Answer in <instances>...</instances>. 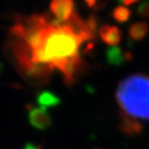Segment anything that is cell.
I'll list each match as a JSON object with an SVG mask.
<instances>
[{
    "label": "cell",
    "instance_id": "6da1fadb",
    "mask_svg": "<svg viewBox=\"0 0 149 149\" xmlns=\"http://www.w3.org/2000/svg\"><path fill=\"white\" fill-rule=\"evenodd\" d=\"M95 20L84 22L76 14L67 22L34 15L12 29V50L19 68L35 79L58 71L68 84L81 67V46L93 37Z\"/></svg>",
    "mask_w": 149,
    "mask_h": 149
},
{
    "label": "cell",
    "instance_id": "7a4b0ae2",
    "mask_svg": "<svg viewBox=\"0 0 149 149\" xmlns=\"http://www.w3.org/2000/svg\"><path fill=\"white\" fill-rule=\"evenodd\" d=\"M121 121L141 124L149 120V77L135 74L124 79L116 91Z\"/></svg>",
    "mask_w": 149,
    "mask_h": 149
},
{
    "label": "cell",
    "instance_id": "3957f363",
    "mask_svg": "<svg viewBox=\"0 0 149 149\" xmlns=\"http://www.w3.org/2000/svg\"><path fill=\"white\" fill-rule=\"evenodd\" d=\"M50 13L59 22H67L76 15L74 2L71 0H55L50 3Z\"/></svg>",
    "mask_w": 149,
    "mask_h": 149
},
{
    "label": "cell",
    "instance_id": "277c9868",
    "mask_svg": "<svg viewBox=\"0 0 149 149\" xmlns=\"http://www.w3.org/2000/svg\"><path fill=\"white\" fill-rule=\"evenodd\" d=\"M100 37L109 46H116L121 41L120 30L113 25H104L100 28Z\"/></svg>",
    "mask_w": 149,
    "mask_h": 149
},
{
    "label": "cell",
    "instance_id": "5b68a950",
    "mask_svg": "<svg viewBox=\"0 0 149 149\" xmlns=\"http://www.w3.org/2000/svg\"><path fill=\"white\" fill-rule=\"evenodd\" d=\"M29 119L35 127L44 129L49 125V115L42 108L33 109L29 114Z\"/></svg>",
    "mask_w": 149,
    "mask_h": 149
},
{
    "label": "cell",
    "instance_id": "8992f818",
    "mask_svg": "<svg viewBox=\"0 0 149 149\" xmlns=\"http://www.w3.org/2000/svg\"><path fill=\"white\" fill-rule=\"evenodd\" d=\"M148 32V25L146 22H136L134 23L133 25H131L129 29V35L131 38L134 39L136 41L141 40L145 37V35Z\"/></svg>",
    "mask_w": 149,
    "mask_h": 149
},
{
    "label": "cell",
    "instance_id": "52a82bcc",
    "mask_svg": "<svg viewBox=\"0 0 149 149\" xmlns=\"http://www.w3.org/2000/svg\"><path fill=\"white\" fill-rule=\"evenodd\" d=\"M112 15H113V17H114V19L116 22H125L130 19L131 11L129 10L128 7H125V6H119V7H116L114 9Z\"/></svg>",
    "mask_w": 149,
    "mask_h": 149
},
{
    "label": "cell",
    "instance_id": "ba28073f",
    "mask_svg": "<svg viewBox=\"0 0 149 149\" xmlns=\"http://www.w3.org/2000/svg\"><path fill=\"white\" fill-rule=\"evenodd\" d=\"M56 98L53 97L52 94H43L40 97V103L41 105H47L50 106L52 104H56Z\"/></svg>",
    "mask_w": 149,
    "mask_h": 149
},
{
    "label": "cell",
    "instance_id": "9c48e42d",
    "mask_svg": "<svg viewBox=\"0 0 149 149\" xmlns=\"http://www.w3.org/2000/svg\"><path fill=\"white\" fill-rule=\"evenodd\" d=\"M139 12L141 16L149 17V3H145L144 5H142L141 7L139 9Z\"/></svg>",
    "mask_w": 149,
    "mask_h": 149
}]
</instances>
